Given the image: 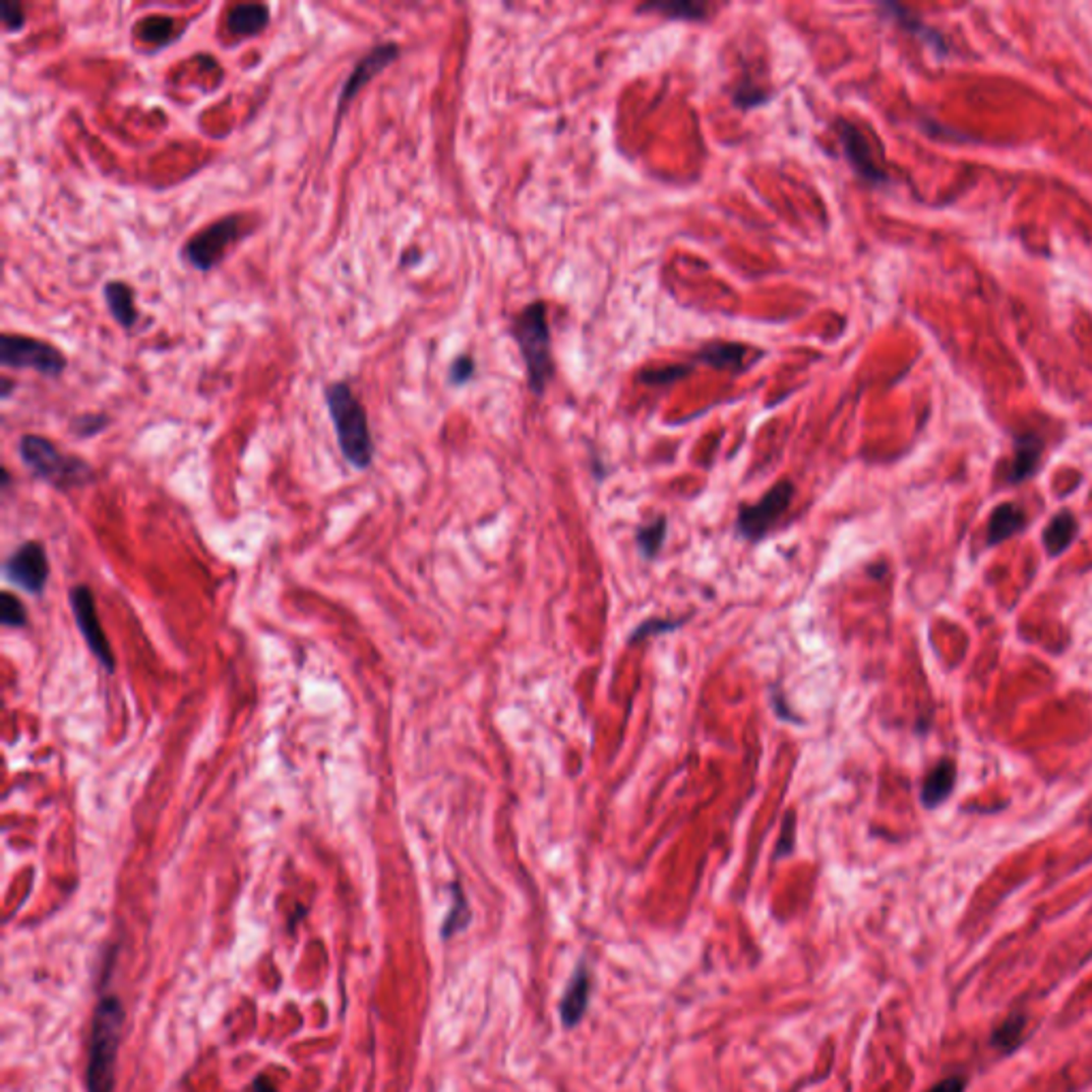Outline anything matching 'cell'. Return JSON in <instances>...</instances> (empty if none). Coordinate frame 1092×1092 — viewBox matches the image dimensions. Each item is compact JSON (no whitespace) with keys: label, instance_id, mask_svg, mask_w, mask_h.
Here are the masks:
<instances>
[{"label":"cell","instance_id":"10","mask_svg":"<svg viewBox=\"0 0 1092 1092\" xmlns=\"http://www.w3.org/2000/svg\"><path fill=\"white\" fill-rule=\"evenodd\" d=\"M400 58V46L396 41H384V43H378V46L371 48L357 64L355 69L351 71V75H348V79L344 81L342 85V93H340V99H338V112H336V130L340 126V120L342 116L346 114L348 105L353 103V99L365 88V85L374 79L376 75H380L388 64H392Z\"/></svg>","mask_w":1092,"mask_h":1092},{"label":"cell","instance_id":"34","mask_svg":"<svg viewBox=\"0 0 1092 1092\" xmlns=\"http://www.w3.org/2000/svg\"><path fill=\"white\" fill-rule=\"evenodd\" d=\"M771 701H773V707H775V715L781 719V722H790V724H800L802 719L790 711V705L788 701H785V695L781 689H773L771 691Z\"/></svg>","mask_w":1092,"mask_h":1092},{"label":"cell","instance_id":"3","mask_svg":"<svg viewBox=\"0 0 1092 1092\" xmlns=\"http://www.w3.org/2000/svg\"><path fill=\"white\" fill-rule=\"evenodd\" d=\"M21 464L43 483L58 491H71L85 487L95 478L93 466L77 454L62 452L52 440L37 433L21 435L17 442Z\"/></svg>","mask_w":1092,"mask_h":1092},{"label":"cell","instance_id":"16","mask_svg":"<svg viewBox=\"0 0 1092 1092\" xmlns=\"http://www.w3.org/2000/svg\"><path fill=\"white\" fill-rule=\"evenodd\" d=\"M956 785V764L952 760H938L934 767L928 771L922 783L920 800L926 809H936L938 804H944L950 794L954 792Z\"/></svg>","mask_w":1092,"mask_h":1092},{"label":"cell","instance_id":"12","mask_svg":"<svg viewBox=\"0 0 1092 1092\" xmlns=\"http://www.w3.org/2000/svg\"><path fill=\"white\" fill-rule=\"evenodd\" d=\"M592 996V971L585 963H579L572 979L567 981V988L559 1000V1018L565 1029H574L585 1018Z\"/></svg>","mask_w":1092,"mask_h":1092},{"label":"cell","instance_id":"37","mask_svg":"<svg viewBox=\"0 0 1092 1092\" xmlns=\"http://www.w3.org/2000/svg\"><path fill=\"white\" fill-rule=\"evenodd\" d=\"M254 1090H256V1092H276L274 1086H271L265 1078H260V1080L254 1084Z\"/></svg>","mask_w":1092,"mask_h":1092},{"label":"cell","instance_id":"31","mask_svg":"<svg viewBox=\"0 0 1092 1092\" xmlns=\"http://www.w3.org/2000/svg\"><path fill=\"white\" fill-rule=\"evenodd\" d=\"M769 99H771V93L764 90L762 85H755L751 81H742L740 85H736V90L732 93V103L738 109L760 107L764 103H769Z\"/></svg>","mask_w":1092,"mask_h":1092},{"label":"cell","instance_id":"15","mask_svg":"<svg viewBox=\"0 0 1092 1092\" xmlns=\"http://www.w3.org/2000/svg\"><path fill=\"white\" fill-rule=\"evenodd\" d=\"M103 297L107 303V310L112 318L122 326L124 331L135 329L139 312L135 310V293L128 287L126 282L112 280L103 287Z\"/></svg>","mask_w":1092,"mask_h":1092},{"label":"cell","instance_id":"35","mask_svg":"<svg viewBox=\"0 0 1092 1092\" xmlns=\"http://www.w3.org/2000/svg\"><path fill=\"white\" fill-rule=\"evenodd\" d=\"M967 1090V1080L963 1076H950L942 1082H936L934 1086H930L926 1092H965Z\"/></svg>","mask_w":1092,"mask_h":1092},{"label":"cell","instance_id":"26","mask_svg":"<svg viewBox=\"0 0 1092 1092\" xmlns=\"http://www.w3.org/2000/svg\"><path fill=\"white\" fill-rule=\"evenodd\" d=\"M691 369H693L691 363H674V365L653 367V369L641 371L639 382L645 384V386H670L674 382L687 378Z\"/></svg>","mask_w":1092,"mask_h":1092},{"label":"cell","instance_id":"24","mask_svg":"<svg viewBox=\"0 0 1092 1092\" xmlns=\"http://www.w3.org/2000/svg\"><path fill=\"white\" fill-rule=\"evenodd\" d=\"M173 28H176V19L167 15H147L135 26V33L141 41L155 43V46H167L171 41Z\"/></svg>","mask_w":1092,"mask_h":1092},{"label":"cell","instance_id":"14","mask_svg":"<svg viewBox=\"0 0 1092 1092\" xmlns=\"http://www.w3.org/2000/svg\"><path fill=\"white\" fill-rule=\"evenodd\" d=\"M271 21V11L263 3L235 5L227 15V31L233 37L250 39L263 33Z\"/></svg>","mask_w":1092,"mask_h":1092},{"label":"cell","instance_id":"17","mask_svg":"<svg viewBox=\"0 0 1092 1092\" xmlns=\"http://www.w3.org/2000/svg\"><path fill=\"white\" fill-rule=\"evenodd\" d=\"M1041 450H1043V444L1037 435L1033 433L1020 435V438L1016 440L1012 466L1008 470V480L1012 485L1022 483V480L1031 478L1037 472L1039 462H1041Z\"/></svg>","mask_w":1092,"mask_h":1092},{"label":"cell","instance_id":"13","mask_svg":"<svg viewBox=\"0 0 1092 1092\" xmlns=\"http://www.w3.org/2000/svg\"><path fill=\"white\" fill-rule=\"evenodd\" d=\"M747 353L749 348L736 342H707L701 351L691 355V365H709L719 371L738 374L740 369H745Z\"/></svg>","mask_w":1092,"mask_h":1092},{"label":"cell","instance_id":"23","mask_svg":"<svg viewBox=\"0 0 1092 1092\" xmlns=\"http://www.w3.org/2000/svg\"><path fill=\"white\" fill-rule=\"evenodd\" d=\"M666 536H668V521L666 517H658L653 519L651 523H645V526H641L636 530V542H639V549L643 553V557L647 561H653L658 559L662 549H664V542H666Z\"/></svg>","mask_w":1092,"mask_h":1092},{"label":"cell","instance_id":"25","mask_svg":"<svg viewBox=\"0 0 1092 1092\" xmlns=\"http://www.w3.org/2000/svg\"><path fill=\"white\" fill-rule=\"evenodd\" d=\"M689 615L685 617H653V619H645L643 623H639L634 629H631V634L627 636V645H639L651 636H660V634H666V631H674L679 629L687 623Z\"/></svg>","mask_w":1092,"mask_h":1092},{"label":"cell","instance_id":"18","mask_svg":"<svg viewBox=\"0 0 1092 1092\" xmlns=\"http://www.w3.org/2000/svg\"><path fill=\"white\" fill-rule=\"evenodd\" d=\"M1026 528V512L1012 501L996 506L988 521V544L996 546L1005 540L1018 536Z\"/></svg>","mask_w":1092,"mask_h":1092},{"label":"cell","instance_id":"29","mask_svg":"<svg viewBox=\"0 0 1092 1092\" xmlns=\"http://www.w3.org/2000/svg\"><path fill=\"white\" fill-rule=\"evenodd\" d=\"M796 822H798V813L794 809H788L781 820V833H779V839H777V847H775V860H783L794 854V847H796Z\"/></svg>","mask_w":1092,"mask_h":1092},{"label":"cell","instance_id":"33","mask_svg":"<svg viewBox=\"0 0 1092 1092\" xmlns=\"http://www.w3.org/2000/svg\"><path fill=\"white\" fill-rule=\"evenodd\" d=\"M474 371H476V363L470 355L457 357L448 369V382L452 386H462L474 378Z\"/></svg>","mask_w":1092,"mask_h":1092},{"label":"cell","instance_id":"4","mask_svg":"<svg viewBox=\"0 0 1092 1092\" xmlns=\"http://www.w3.org/2000/svg\"><path fill=\"white\" fill-rule=\"evenodd\" d=\"M124 1022V1010L116 996L101 998L90 1037L88 1052V1072H85V1084L88 1092H112L114 1090V1069L116 1054L120 1045V1033Z\"/></svg>","mask_w":1092,"mask_h":1092},{"label":"cell","instance_id":"21","mask_svg":"<svg viewBox=\"0 0 1092 1092\" xmlns=\"http://www.w3.org/2000/svg\"><path fill=\"white\" fill-rule=\"evenodd\" d=\"M1026 1024H1029V1018L1024 1012H1012L990 1033V1045L1000 1054H1014L1024 1041Z\"/></svg>","mask_w":1092,"mask_h":1092},{"label":"cell","instance_id":"27","mask_svg":"<svg viewBox=\"0 0 1092 1092\" xmlns=\"http://www.w3.org/2000/svg\"><path fill=\"white\" fill-rule=\"evenodd\" d=\"M450 890H452V907H450L446 920H444V926H442V936L444 938H448L454 932L466 928L468 922H470V907H468V901H466V894H464L462 886L452 884Z\"/></svg>","mask_w":1092,"mask_h":1092},{"label":"cell","instance_id":"6","mask_svg":"<svg viewBox=\"0 0 1092 1092\" xmlns=\"http://www.w3.org/2000/svg\"><path fill=\"white\" fill-rule=\"evenodd\" d=\"M0 365L9 369H35L46 378H58L67 369V357L54 344L17 333L0 336Z\"/></svg>","mask_w":1092,"mask_h":1092},{"label":"cell","instance_id":"1","mask_svg":"<svg viewBox=\"0 0 1092 1092\" xmlns=\"http://www.w3.org/2000/svg\"><path fill=\"white\" fill-rule=\"evenodd\" d=\"M324 404L336 429L338 446L348 464L367 470L374 462V438H371L365 406L357 400L351 384L336 380L324 388Z\"/></svg>","mask_w":1092,"mask_h":1092},{"label":"cell","instance_id":"2","mask_svg":"<svg viewBox=\"0 0 1092 1092\" xmlns=\"http://www.w3.org/2000/svg\"><path fill=\"white\" fill-rule=\"evenodd\" d=\"M510 333L526 363L528 384L536 398H542L546 384L555 376V363L551 351V324L546 318V303L532 301L523 308L510 324Z\"/></svg>","mask_w":1092,"mask_h":1092},{"label":"cell","instance_id":"5","mask_svg":"<svg viewBox=\"0 0 1092 1092\" xmlns=\"http://www.w3.org/2000/svg\"><path fill=\"white\" fill-rule=\"evenodd\" d=\"M244 216L239 214L218 218V221L188 239L182 246V258L196 271H211L223 263L227 252L244 237Z\"/></svg>","mask_w":1092,"mask_h":1092},{"label":"cell","instance_id":"30","mask_svg":"<svg viewBox=\"0 0 1092 1092\" xmlns=\"http://www.w3.org/2000/svg\"><path fill=\"white\" fill-rule=\"evenodd\" d=\"M0 621L5 627H26L28 613L24 604L11 592H5L0 596Z\"/></svg>","mask_w":1092,"mask_h":1092},{"label":"cell","instance_id":"32","mask_svg":"<svg viewBox=\"0 0 1092 1092\" xmlns=\"http://www.w3.org/2000/svg\"><path fill=\"white\" fill-rule=\"evenodd\" d=\"M0 17H3V26L7 33H21L26 26V13L21 3L15 0H3L0 3Z\"/></svg>","mask_w":1092,"mask_h":1092},{"label":"cell","instance_id":"19","mask_svg":"<svg viewBox=\"0 0 1092 1092\" xmlns=\"http://www.w3.org/2000/svg\"><path fill=\"white\" fill-rule=\"evenodd\" d=\"M1076 536H1078V519L1069 510L1054 514L1052 521L1047 523V528L1043 530V546L1047 555L1050 557L1063 555L1069 546L1074 544Z\"/></svg>","mask_w":1092,"mask_h":1092},{"label":"cell","instance_id":"20","mask_svg":"<svg viewBox=\"0 0 1092 1092\" xmlns=\"http://www.w3.org/2000/svg\"><path fill=\"white\" fill-rule=\"evenodd\" d=\"M639 11L647 13H660L668 19H683V21H707L711 19V9L707 3H697V0H653V3L641 5Z\"/></svg>","mask_w":1092,"mask_h":1092},{"label":"cell","instance_id":"9","mask_svg":"<svg viewBox=\"0 0 1092 1092\" xmlns=\"http://www.w3.org/2000/svg\"><path fill=\"white\" fill-rule=\"evenodd\" d=\"M7 579L31 596H41L50 581V559L46 546L37 540H28L9 555L5 561Z\"/></svg>","mask_w":1092,"mask_h":1092},{"label":"cell","instance_id":"11","mask_svg":"<svg viewBox=\"0 0 1092 1092\" xmlns=\"http://www.w3.org/2000/svg\"><path fill=\"white\" fill-rule=\"evenodd\" d=\"M835 128H837L839 141L843 145L845 159L851 165V169H854L862 180H866L870 184L886 182L888 180L886 171L875 163V159H872L870 145H868L862 130L854 122H849V120H837Z\"/></svg>","mask_w":1092,"mask_h":1092},{"label":"cell","instance_id":"28","mask_svg":"<svg viewBox=\"0 0 1092 1092\" xmlns=\"http://www.w3.org/2000/svg\"><path fill=\"white\" fill-rule=\"evenodd\" d=\"M107 425H109V417L105 412H85L71 419L69 431L75 435V438L83 440V438H95L97 433L107 429Z\"/></svg>","mask_w":1092,"mask_h":1092},{"label":"cell","instance_id":"8","mask_svg":"<svg viewBox=\"0 0 1092 1092\" xmlns=\"http://www.w3.org/2000/svg\"><path fill=\"white\" fill-rule=\"evenodd\" d=\"M69 604H71L77 629L81 631L85 645H88V649L93 651V655L107 672H114L116 658H114L112 645H109L107 641L105 629L101 625L93 589L88 585H75L69 592Z\"/></svg>","mask_w":1092,"mask_h":1092},{"label":"cell","instance_id":"22","mask_svg":"<svg viewBox=\"0 0 1092 1092\" xmlns=\"http://www.w3.org/2000/svg\"><path fill=\"white\" fill-rule=\"evenodd\" d=\"M884 9L890 13L892 19H897L899 24H901L907 33H911V35H915V37H920V39L926 43V46H932L938 54H946L948 48H946L944 37L938 35L936 31L928 28V26L924 24V21H922L920 17H917V15H913L909 9H905V7H901V5H892V3H890V5H884Z\"/></svg>","mask_w":1092,"mask_h":1092},{"label":"cell","instance_id":"7","mask_svg":"<svg viewBox=\"0 0 1092 1092\" xmlns=\"http://www.w3.org/2000/svg\"><path fill=\"white\" fill-rule=\"evenodd\" d=\"M792 497L794 485L790 480H779L755 504H740L736 512V534L749 542H762L790 508Z\"/></svg>","mask_w":1092,"mask_h":1092},{"label":"cell","instance_id":"36","mask_svg":"<svg viewBox=\"0 0 1092 1092\" xmlns=\"http://www.w3.org/2000/svg\"><path fill=\"white\" fill-rule=\"evenodd\" d=\"M13 388H15V380H11L9 376L0 378V398L9 400V398H11V392H13Z\"/></svg>","mask_w":1092,"mask_h":1092}]
</instances>
